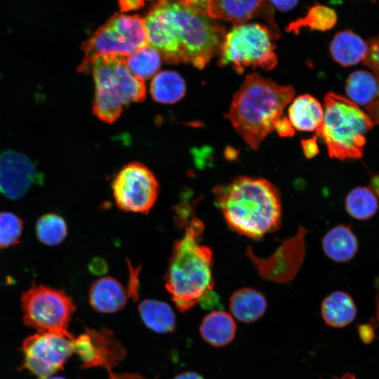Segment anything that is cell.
I'll list each match as a JSON object with an SVG mask.
<instances>
[{"label":"cell","mask_w":379,"mask_h":379,"mask_svg":"<svg viewBox=\"0 0 379 379\" xmlns=\"http://www.w3.org/2000/svg\"><path fill=\"white\" fill-rule=\"evenodd\" d=\"M95 81L93 111L100 120L113 123L131 102L145 98V86L129 71L124 56L105 55L92 63L91 71Z\"/></svg>","instance_id":"cell-6"},{"label":"cell","mask_w":379,"mask_h":379,"mask_svg":"<svg viewBox=\"0 0 379 379\" xmlns=\"http://www.w3.org/2000/svg\"><path fill=\"white\" fill-rule=\"evenodd\" d=\"M294 94L292 86L279 85L258 73L250 74L234 94L225 117L246 144L256 149L274 130Z\"/></svg>","instance_id":"cell-3"},{"label":"cell","mask_w":379,"mask_h":379,"mask_svg":"<svg viewBox=\"0 0 379 379\" xmlns=\"http://www.w3.org/2000/svg\"><path fill=\"white\" fill-rule=\"evenodd\" d=\"M74 342L68 331L29 336L22 344L24 366L39 379H46L61 369L74 352Z\"/></svg>","instance_id":"cell-10"},{"label":"cell","mask_w":379,"mask_h":379,"mask_svg":"<svg viewBox=\"0 0 379 379\" xmlns=\"http://www.w3.org/2000/svg\"><path fill=\"white\" fill-rule=\"evenodd\" d=\"M366 43L367 53L362 62L379 80V34Z\"/></svg>","instance_id":"cell-30"},{"label":"cell","mask_w":379,"mask_h":379,"mask_svg":"<svg viewBox=\"0 0 379 379\" xmlns=\"http://www.w3.org/2000/svg\"><path fill=\"white\" fill-rule=\"evenodd\" d=\"M181 1L204 12L206 0H182Z\"/></svg>","instance_id":"cell-36"},{"label":"cell","mask_w":379,"mask_h":379,"mask_svg":"<svg viewBox=\"0 0 379 379\" xmlns=\"http://www.w3.org/2000/svg\"><path fill=\"white\" fill-rule=\"evenodd\" d=\"M147 45L145 19L116 14L84 43V57L78 71L90 73L93 62L101 55L128 56Z\"/></svg>","instance_id":"cell-7"},{"label":"cell","mask_w":379,"mask_h":379,"mask_svg":"<svg viewBox=\"0 0 379 379\" xmlns=\"http://www.w3.org/2000/svg\"><path fill=\"white\" fill-rule=\"evenodd\" d=\"M357 241L348 226L339 225L330 230L322 239L326 255L335 262L351 260L357 251Z\"/></svg>","instance_id":"cell-20"},{"label":"cell","mask_w":379,"mask_h":379,"mask_svg":"<svg viewBox=\"0 0 379 379\" xmlns=\"http://www.w3.org/2000/svg\"><path fill=\"white\" fill-rule=\"evenodd\" d=\"M138 310L142 320L152 331L159 333H166L175 329V314L166 302L145 300L140 302Z\"/></svg>","instance_id":"cell-23"},{"label":"cell","mask_w":379,"mask_h":379,"mask_svg":"<svg viewBox=\"0 0 379 379\" xmlns=\"http://www.w3.org/2000/svg\"><path fill=\"white\" fill-rule=\"evenodd\" d=\"M264 0H206L204 13L210 18L241 25L254 15Z\"/></svg>","instance_id":"cell-15"},{"label":"cell","mask_w":379,"mask_h":379,"mask_svg":"<svg viewBox=\"0 0 379 379\" xmlns=\"http://www.w3.org/2000/svg\"><path fill=\"white\" fill-rule=\"evenodd\" d=\"M302 147L304 154L307 158L314 157L319 152L316 137L302 140Z\"/></svg>","instance_id":"cell-32"},{"label":"cell","mask_w":379,"mask_h":379,"mask_svg":"<svg viewBox=\"0 0 379 379\" xmlns=\"http://www.w3.org/2000/svg\"><path fill=\"white\" fill-rule=\"evenodd\" d=\"M321 126L316 131L324 141L331 158L340 160L361 157L366 135L373 128V119L355 102L334 93L324 98Z\"/></svg>","instance_id":"cell-5"},{"label":"cell","mask_w":379,"mask_h":379,"mask_svg":"<svg viewBox=\"0 0 379 379\" xmlns=\"http://www.w3.org/2000/svg\"><path fill=\"white\" fill-rule=\"evenodd\" d=\"M378 292L376 295V318L379 322V278L377 280Z\"/></svg>","instance_id":"cell-40"},{"label":"cell","mask_w":379,"mask_h":379,"mask_svg":"<svg viewBox=\"0 0 379 379\" xmlns=\"http://www.w3.org/2000/svg\"><path fill=\"white\" fill-rule=\"evenodd\" d=\"M109 379H145L137 375H115L112 371L109 372Z\"/></svg>","instance_id":"cell-38"},{"label":"cell","mask_w":379,"mask_h":379,"mask_svg":"<svg viewBox=\"0 0 379 379\" xmlns=\"http://www.w3.org/2000/svg\"><path fill=\"white\" fill-rule=\"evenodd\" d=\"M325 323L333 328H342L355 318L357 310L352 298L343 291H335L324 298L321 307Z\"/></svg>","instance_id":"cell-21"},{"label":"cell","mask_w":379,"mask_h":379,"mask_svg":"<svg viewBox=\"0 0 379 379\" xmlns=\"http://www.w3.org/2000/svg\"><path fill=\"white\" fill-rule=\"evenodd\" d=\"M46 379H65V378H62V377H59V376H57V377H49Z\"/></svg>","instance_id":"cell-42"},{"label":"cell","mask_w":379,"mask_h":379,"mask_svg":"<svg viewBox=\"0 0 379 379\" xmlns=\"http://www.w3.org/2000/svg\"><path fill=\"white\" fill-rule=\"evenodd\" d=\"M174 379H204L199 374L194 372H185L178 375Z\"/></svg>","instance_id":"cell-37"},{"label":"cell","mask_w":379,"mask_h":379,"mask_svg":"<svg viewBox=\"0 0 379 379\" xmlns=\"http://www.w3.org/2000/svg\"><path fill=\"white\" fill-rule=\"evenodd\" d=\"M332 379H355V377L354 375L351 373H345L344 375H341L340 377H335Z\"/></svg>","instance_id":"cell-41"},{"label":"cell","mask_w":379,"mask_h":379,"mask_svg":"<svg viewBox=\"0 0 379 379\" xmlns=\"http://www.w3.org/2000/svg\"><path fill=\"white\" fill-rule=\"evenodd\" d=\"M215 194L227 225L241 235L258 239L281 226L279 192L266 179L239 176Z\"/></svg>","instance_id":"cell-2"},{"label":"cell","mask_w":379,"mask_h":379,"mask_svg":"<svg viewBox=\"0 0 379 379\" xmlns=\"http://www.w3.org/2000/svg\"><path fill=\"white\" fill-rule=\"evenodd\" d=\"M161 55L149 45L124 57L129 71L135 77L145 80L153 76L161 65Z\"/></svg>","instance_id":"cell-25"},{"label":"cell","mask_w":379,"mask_h":379,"mask_svg":"<svg viewBox=\"0 0 379 379\" xmlns=\"http://www.w3.org/2000/svg\"><path fill=\"white\" fill-rule=\"evenodd\" d=\"M128 291L115 279L106 277L97 280L91 287L89 302L94 310L102 313L119 311L126 305Z\"/></svg>","instance_id":"cell-14"},{"label":"cell","mask_w":379,"mask_h":379,"mask_svg":"<svg viewBox=\"0 0 379 379\" xmlns=\"http://www.w3.org/2000/svg\"><path fill=\"white\" fill-rule=\"evenodd\" d=\"M265 295L252 288H242L230 298V312L238 321L252 323L261 318L267 310Z\"/></svg>","instance_id":"cell-16"},{"label":"cell","mask_w":379,"mask_h":379,"mask_svg":"<svg viewBox=\"0 0 379 379\" xmlns=\"http://www.w3.org/2000/svg\"><path fill=\"white\" fill-rule=\"evenodd\" d=\"M270 2L279 11H288L294 8L298 0H270Z\"/></svg>","instance_id":"cell-34"},{"label":"cell","mask_w":379,"mask_h":379,"mask_svg":"<svg viewBox=\"0 0 379 379\" xmlns=\"http://www.w3.org/2000/svg\"><path fill=\"white\" fill-rule=\"evenodd\" d=\"M336 21L337 15L333 9L324 6H316L310 9L305 17L291 22L286 30L297 34L300 28L308 27L312 29L326 31L331 29Z\"/></svg>","instance_id":"cell-27"},{"label":"cell","mask_w":379,"mask_h":379,"mask_svg":"<svg viewBox=\"0 0 379 379\" xmlns=\"http://www.w3.org/2000/svg\"><path fill=\"white\" fill-rule=\"evenodd\" d=\"M203 230V222L193 217L169 259L165 285L182 312L201 302L214 287L212 251L198 241Z\"/></svg>","instance_id":"cell-4"},{"label":"cell","mask_w":379,"mask_h":379,"mask_svg":"<svg viewBox=\"0 0 379 379\" xmlns=\"http://www.w3.org/2000/svg\"><path fill=\"white\" fill-rule=\"evenodd\" d=\"M74 352L80 357L84 368L101 366L108 373L126 354L120 342L106 328L86 329L85 333L74 338Z\"/></svg>","instance_id":"cell-12"},{"label":"cell","mask_w":379,"mask_h":379,"mask_svg":"<svg viewBox=\"0 0 379 379\" xmlns=\"http://www.w3.org/2000/svg\"><path fill=\"white\" fill-rule=\"evenodd\" d=\"M275 46L269 29L260 24L237 25L225 35L219 64L239 73L246 67L272 69L277 64Z\"/></svg>","instance_id":"cell-8"},{"label":"cell","mask_w":379,"mask_h":379,"mask_svg":"<svg viewBox=\"0 0 379 379\" xmlns=\"http://www.w3.org/2000/svg\"><path fill=\"white\" fill-rule=\"evenodd\" d=\"M274 129L281 137H292L295 128L286 117L281 118L276 124Z\"/></svg>","instance_id":"cell-31"},{"label":"cell","mask_w":379,"mask_h":379,"mask_svg":"<svg viewBox=\"0 0 379 379\" xmlns=\"http://www.w3.org/2000/svg\"><path fill=\"white\" fill-rule=\"evenodd\" d=\"M41 178L25 154L13 149L0 154V193L8 199H20Z\"/></svg>","instance_id":"cell-13"},{"label":"cell","mask_w":379,"mask_h":379,"mask_svg":"<svg viewBox=\"0 0 379 379\" xmlns=\"http://www.w3.org/2000/svg\"><path fill=\"white\" fill-rule=\"evenodd\" d=\"M22 232V222L13 213H0V248H7L18 242Z\"/></svg>","instance_id":"cell-29"},{"label":"cell","mask_w":379,"mask_h":379,"mask_svg":"<svg viewBox=\"0 0 379 379\" xmlns=\"http://www.w3.org/2000/svg\"><path fill=\"white\" fill-rule=\"evenodd\" d=\"M117 206L122 211L147 213L156 202L159 184L152 171L143 164L124 166L112 182Z\"/></svg>","instance_id":"cell-11"},{"label":"cell","mask_w":379,"mask_h":379,"mask_svg":"<svg viewBox=\"0 0 379 379\" xmlns=\"http://www.w3.org/2000/svg\"><path fill=\"white\" fill-rule=\"evenodd\" d=\"M378 199L371 188L358 187L347 194L345 208L352 217L358 220H366L376 213L378 207Z\"/></svg>","instance_id":"cell-26"},{"label":"cell","mask_w":379,"mask_h":379,"mask_svg":"<svg viewBox=\"0 0 379 379\" xmlns=\"http://www.w3.org/2000/svg\"><path fill=\"white\" fill-rule=\"evenodd\" d=\"M39 239L44 244L55 246L60 244L67 234L64 219L58 215L49 213L39 218L36 224Z\"/></svg>","instance_id":"cell-28"},{"label":"cell","mask_w":379,"mask_h":379,"mask_svg":"<svg viewBox=\"0 0 379 379\" xmlns=\"http://www.w3.org/2000/svg\"><path fill=\"white\" fill-rule=\"evenodd\" d=\"M107 263L100 258H95L90 263V271L95 274H102L107 271Z\"/></svg>","instance_id":"cell-33"},{"label":"cell","mask_w":379,"mask_h":379,"mask_svg":"<svg viewBox=\"0 0 379 379\" xmlns=\"http://www.w3.org/2000/svg\"><path fill=\"white\" fill-rule=\"evenodd\" d=\"M370 186L379 199V175H375L371 178Z\"/></svg>","instance_id":"cell-39"},{"label":"cell","mask_w":379,"mask_h":379,"mask_svg":"<svg viewBox=\"0 0 379 379\" xmlns=\"http://www.w3.org/2000/svg\"><path fill=\"white\" fill-rule=\"evenodd\" d=\"M23 320L38 333L62 332L67 328L76 307L64 291L33 284L22 293Z\"/></svg>","instance_id":"cell-9"},{"label":"cell","mask_w":379,"mask_h":379,"mask_svg":"<svg viewBox=\"0 0 379 379\" xmlns=\"http://www.w3.org/2000/svg\"><path fill=\"white\" fill-rule=\"evenodd\" d=\"M324 115L321 103L308 94L298 96L288 108L290 122L300 131H317L322 125Z\"/></svg>","instance_id":"cell-17"},{"label":"cell","mask_w":379,"mask_h":379,"mask_svg":"<svg viewBox=\"0 0 379 379\" xmlns=\"http://www.w3.org/2000/svg\"><path fill=\"white\" fill-rule=\"evenodd\" d=\"M120 6L122 11L138 9L143 5L142 0H120Z\"/></svg>","instance_id":"cell-35"},{"label":"cell","mask_w":379,"mask_h":379,"mask_svg":"<svg viewBox=\"0 0 379 379\" xmlns=\"http://www.w3.org/2000/svg\"><path fill=\"white\" fill-rule=\"evenodd\" d=\"M199 331L207 343L220 347L227 345L234 340L237 324L229 313L220 310L213 311L204 318Z\"/></svg>","instance_id":"cell-18"},{"label":"cell","mask_w":379,"mask_h":379,"mask_svg":"<svg viewBox=\"0 0 379 379\" xmlns=\"http://www.w3.org/2000/svg\"><path fill=\"white\" fill-rule=\"evenodd\" d=\"M345 91L350 100L368 109L379 95V80L371 72L357 70L349 75Z\"/></svg>","instance_id":"cell-22"},{"label":"cell","mask_w":379,"mask_h":379,"mask_svg":"<svg viewBox=\"0 0 379 379\" xmlns=\"http://www.w3.org/2000/svg\"><path fill=\"white\" fill-rule=\"evenodd\" d=\"M367 49L366 41L350 29L338 32L330 45L332 58L343 67L363 61Z\"/></svg>","instance_id":"cell-19"},{"label":"cell","mask_w":379,"mask_h":379,"mask_svg":"<svg viewBox=\"0 0 379 379\" xmlns=\"http://www.w3.org/2000/svg\"><path fill=\"white\" fill-rule=\"evenodd\" d=\"M182 1L160 0L145 19L148 45L169 63L204 68L219 53L225 29Z\"/></svg>","instance_id":"cell-1"},{"label":"cell","mask_w":379,"mask_h":379,"mask_svg":"<svg viewBox=\"0 0 379 379\" xmlns=\"http://www.w3.org/2000/svg\"><path fill=\"white\" fill-rule=\"evenodd\" d=\"M183 79L173 71L158 73L152 79L150 93L154 100L164 104H172L181 99L185 93Z\"/></svg>","instance_id":"cell-24"}]
</instances>
